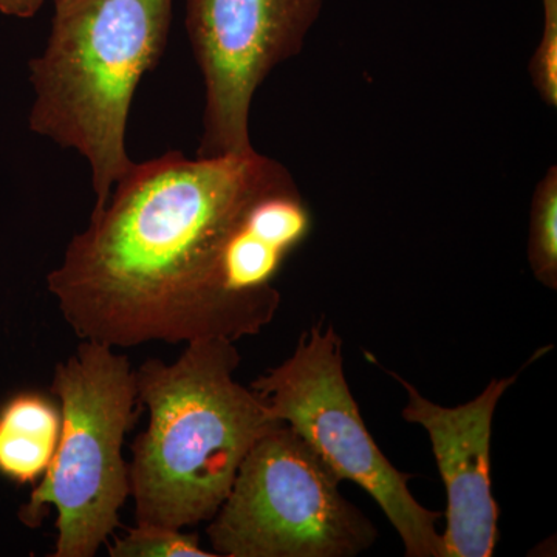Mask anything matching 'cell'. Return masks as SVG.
<instances>
[{
    "mask_svg": "<svg viewBox=\"0 0 557 557\" xmlns=\"http://www.w3.org/2000/svg\"><path fill=\"white\" fill-rule=\"evenodd\" d=\"M289 177L256 149L132 164L47 276L62 317L115 348L258 335L276 313L231 289L230 249L249 208Z\"/></svg>",
    "mask_w": 557,
    "mask_h": 557,
    "instance_id": "obj_1",
    "label": "cell"
},
{
    "mask_svg": "<svg viewBox=\"0 0 557 557\" xmlns=\"http://www.w3.org/2000/svg\"><path fill=\"white\" fill-rule=\"evenodd\" d=\"M186 344L174 362L148 359L135 370L149 423L129 463L137 523L177 530L214 518L249 450L284 423L258 392L234 380L236 343Z\"/></svg>",
    "mask_w": 557,
    "mask_h": 557,
    "instance_id": "obj_2",
    "label": "cell"
},
{
    "mask_svg": "<svg viewBox=\"0 0 557 557\" xmlns=\"http://www.w3.org/2000/svg\"><path fill=\"white\" fill-rule=\"evenodd\" d=\"M53 2L46 50L28 64V126L87 160L97 212L134 164L126 149L131 106L166 49L174 0Z\"/></svg>",
    "mask_w": 557,
    "mask_h": 557,
    "instance_id": "obj_3",
    "label": "cell"
},
{
    "mask_svg": "<svg viewBox=\"0 0 557 557\" xmlns=\"http://www.w3.org/2000/svg\"><path fill=\"white\" fill-rule=\"evenodd\" d=\"M50 392L61 405V434L53 460L32 491L20 518L39 525L57 509L53 557H94L121 525L131 496L124 437L135 423L137 380L126 355L83 341L54 368Z\"/></svg>",
    "mask_w": 557,
    "mask_h": 557,
    "instance_id": "obj_4",
    "label": "cell"
},
{
    "mask_svg": "<svg viewBox=\"0 0 557 557\" xmlns=\"http://www.w3.org/2000/svg\"><path fill=\"white\" fill-rule=\"evenodd\" d=\"M288 424L252 446L207 534L222 557H355L379 531Z\"/></svg>",
    "mask_w": 557,
    "mask_h": 557,
    "instance_id": "obj_5",
    "label": "cell"
},
{
    "mask_svg": "<svg viewBox=\"0 0 557 557\" xmlns=\"http://www.w3.org/2000/svg\"><path fill=\"white\" fill-rule=\"evenodd\" d=\"M252 391L288 424L343 482L357 483L397 530L408 557H445L442 512L418 504L410 475L398 471L370 435L344 373L343 339L318 322L295 354L252 381Z\"/></svg>",
    "mask_w": 557,
    "mask_h": 557,
    "instance_id": "obj_6",
    "label": "cell"
},
{
    "mask_svg": "<svg viewBox=\"0 0 557 557\" xmlns=\"http://www.w3.org/2000/svg\"><path fill=\"white\" fill-rule=\"evenodd\" d=\"M325 0H185L186 32L203 76V132L197 157L242 156L255 146L256 91L298 57Z\"/></svg>",
    "mask_w": 557,
    "mask_h": 557,
    "instance_id": "obj_7",
    "label": "cell"
},
{
    "mask_svg": "<svg viewBox=\"0 0 557 557\" xmlns=\"http://www.w3.org/2000/svg\"><path fill=\"white\" fill-rule=\"evenodd\" d=\"M408 391L403 418L428 432L448 496L445 557H491L498 542V507L491 480V434L500 398L518 375L494 379L472 401L443 408L424 398L397 373Z\"/></svg>",
    "mask_w": 557,
    "mask_h": 557,
    "instance_id": "obj_8",
    "label": "cell"
},
{
    "mask_svg": "<svg viewBox=\"0 0 557 557\" xmlns=\"http://www.w3.org/2000/svg\"><path fill=\"white\" fill-rule=\"evenodd\" d=\"M61 434V409L38 392H21L0 408V475L39 482L53 460Z\"/></svg>",
    "mask_w": 557,
    "mask_h": 557,
    "instance_id": "obj_9",
    "label": "cell"
},
{
    "mask_svg": "<svg viewBox=\"0 0 557 557\" xmlns=\"http://www.w3.org/2000/svg\"><path fill=\"white\" fill-rule=\"evenodd\" d=\"M528 262L544 287L557 288V168L549 166L534 189L530 209Z\"/></svg>",
    "mask_w": 557,
    "mask_h": 557,
    "instance_id": "obj_10",
    "label": "cell"
},
{
    "mask_svg": "<svg viewBox=\"0 0 557 557\" xmlns=\"http://www.w3.org/2000/svg\"><path fill=\"white\" fill-rule=\"evenodd\" d=\"M112 557H218L200 545L197 534L177 528L137 523L116 537L109 548Z\"/></svg>",
    "mask_w": 557,
    "mask_h": 557,
    "instance_id": "obj_11",
    "label": "cell"
},
{
    "mask_svg": "<svg viewBox=\"0 0 557 557\" xmlns=\"http://www.w3.org/2000/svg\"><path fill=\"white\" fill-rule=\"evenodd\" d=\"M544 30L531 57L528 73L541 100L557 108V0H545Z\"/></svg>",
    "mask_w": 557,
    "mask_h": 557,
    "instance_id": "obj_12",
    "label": "cell"
},
{
    "mask_svg": "<svg viewBox=\"0 0 557 557\" xmlns=\"http://www.w3.org/2000/svg\"><path fill=\"white\" fill-rule=\"evenodd\" d=\"M47 0H0V13L3 16L30 20Z\"/></svg>",
    "mask_w": 557,
    "mask_h": 557,
    "instance_id": "obj_13",
    "label": "cell"
},
{
    "mask_svg": "<svg viewBox=\"0 0 557 557\" xmlns=\"http://www.w3.org/2000/svg\"><path fill=\"white\" fill-rule=\"evenodd\" d=\"M542 2H545V0H542Z\"/></svg>",
    "mask_w": 557,
    "mask_h": 557,
    "instance_id": "obj_14",
    "label": "cell"
}]
</instances>
